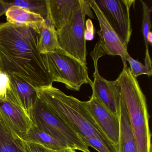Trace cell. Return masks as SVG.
<instances>
[{
    "instance_id": "18",
    "label": "cell",
    "mask_w": 152,
    "mask_h": 152,
    "mask_svg": "<svg viewBox=\"0 0 152 152\" xmlns=\"http://www.w3.org/2000/svg\"><path fill=\"white\" fill-rule=\"evenodd\" d=\"M38 48L42 55L62 49L58 43L56 30L48 20L45 21L41 29Z\"/></svg>"
},
{
    "instance_id": "19",
    "label": "cell",
    "mask_w": 152,
    "mask_h": 152,
    "mask_svg": "<svg viewBox=\"0 0 152 152\" xmlns=\"http://www.w3.org/2000/svg\"><path fill=\"white\" fill-rule=\"evenodd\" d=\"M142 5L143 11V18H142L141 32L144 38V42L145 46V63L147 66H152V61L149 53V44H151V20H150V8L148 4L145 1H141Z\"/></svg>"
},
{
    "instance_id": "23",
    "label": "cell",
    "mask_w": 152,
    "mask_h": 152,
    "mask_svg": "<svg viewBox=\"0 0 152 152\" xmlns=\"http://www.w3.org/2000/svg\"><path fill=\"white\" fill-rule=\"evenodd\" d=\"M8 83V78L7 75L1 72L0 69V95L6 92Z\"/></svg>"
},
{
    "instance_id": "14",
    "label": "cell",
    "mask_w": 152,
    "mask_h": 152,
    "mask_svg": "<svg viewBox=\"0 0 152 152\" xmlns=\"http://www.w3.org/2000/svg\"><path fill=\"white\" fill-rule=\"evenodd\" d=\"M119 120L120 134L118 152H138L128 112L121 98Z\"/></svg>"
},
{
    "instance_id": "3",
    "label": "cell",
    "mask_w": 152,
    "mask_h": 152,
    "mask_svg": "<svg viewBox=\"0 0 152 152\" xmlns=\"http://www.w3.org/2000/svg\"><path fill=\"white\" fill-rule=\"evenodd\" d=\"M115 82L120 88L121 98L128 112L138 152H152L146 99L138 81L127 65Z\"/></svg>"
},
{
    "instance_id": "15",
    "label": "cell",
    "mask_w": 152,
    "mask_h": 152,
    "mask_svg": "<svg viewBox=\"0 0 152 152\" xmlns=\"http://www.w3.org/2000/svg\"><path fill=\"white\" fill-rule=\"evenodd\" d=\"M5 14L8 23L30 26L39 34L46 21L38 14L16 6L10 7Z\"/></svg>"
},
{
    "instance_id": "11",
    "label": "cell",
    "mask_w": 152,
    "mask_h": 152,
    "mask_svg": "<svg viewBox=\"0 0 152 152\" xmlns=\"http://www.w3.org/2000/svg\"><path fill=\"white\" fill-rule=\"evenodd\" d=\"M84 104L100 130L118 149L120 134L119 118L91 96L89 100L84 101Z\"/></svg>"
},
{
    "instance_id": "17",
    "label": "cell",
    "mask_w": 152,
    "mask_h": 152,
    "mask_svg": "<svg viewBox=\"0 0 152 152\" xmlns=\"http://www.w3.org/2000/svg\"><path fill=\"white\" fill-rule=\"evenodd\" d=\"M24 141L38 144L50 150L58 151L70 148L66 144L42 131L32 125L25 136L21 139Z\"/></svg>"
},
{
    "instance_id": "8",
    "label": "cell",
    "mask_w": 152,
    "mask_h": 152,
    "mask_svg": "<svg viewBox=\"0 0 152 152\" xmlns=\"http://www.w3.org/2000/svg\"><path fill=\"white\" fill-rule=\"evenodd\" d=\"M99 8L123 43L128 47L132 33L130 10L134 0H97Z\"/></svg>"
},
{
    "instance_id": "24",
    "label": "cell",
    "mask_w": 152,
    "mask_h": 152,
    "mask_svg": "<svg viewBox=\"0 0 152 152\" xmlns=\"http://www.w3.org/2000/svg\"><path fill=\"white\" fill-rule=\"evenodd\" d=\"M11 6L7 1L0 0V17L6 14V12Z\"/></svg>"
},
{
    "instance_id": "9",
    "label": "cell",
    "mask_w": 152,
    "mask_h": 152,
    "mask_svg": "<svg viewBox=\"0 0 152 152\" xmlns=\"http://www.w3.org/2000/svg\"><path fill=\"white\" fill-rule=\"evenodd\" d=\"M7 76L6 97L25 111L33 125L34 110L38 99L36 89L15 74Z\"/></svg>"
},
{
    "instance_id": "7",
    "label": "cell",
    "mask_w": 152,
    "mask_h": 152,
    "mask_svg": "<svg viewBox=\"0 0 152 152\" xmlns=\"http://www.w3.org/2000/svg\"><path fill=\"white\" fill-rule=\"evenodd\" d=\"M105 55L103 48L99 43L96 45L91 56L94 62L95 71L94 80L91 87V96L96 99L113 114L119 118L121 107L120 88L115 81L106 80L101 76L98 69L99 58Z\"/></svg>"
},
{
    "instance_id": "5",
    "label": "cell",
    "mask_w": 152,
    "mask_h": 152,
    "mask_svg": "<svg viewBox=\"0 0 152 152\" xmlns=\"http://www.w3.org/2000/svg\"><path fill=\"white\" fill-rule=\"evenodd\" d=\"M91 9L87 1L83 0L70 21L63 28L57 31L61 48L86 65V16L94 18Z\"/></svg>"
},
{
    "instance_id": "25",
    "label": "cell",
    "mask_w": 152,
    "mask_h": 152,
    "mask_svg": "<svg viewBox=\"0 0 152 152\" xmlns=\"http://www.w3.org/2000/svg\"><path fill=\"white\" fill-rule=\"evenodd\" d=\"M55 152H76L75 150L71 148H67L58 151H55Z\"/></svg>"
},
{
    "instance_id": "16",
    "label": "cell",
    "mask_w": 152,
    "mask_h": 152,
    "mask_svg": "<svg viewBox=\"0 0 152 152\" xmlns=\"http://www.w3.org/2000/svg\"><path fill=\"white\" fill-rule=\"evenodd\" d=\"M0 152H26L22 140L10 128L1 112Z\"/></svg>"
},
{
    "instance_id": "21",
    "label": "cell",
    "mask_w": 152,
    "mask_h": 152,
    "mask_svg": "<svg viewBox=\"0 0 152 152\" xmlns=\"http://www.w3.org/2000/svg\"><path fill=\"white\" fill-rule=\"evenodd\" d=\"M126 61L129 62L131 72L135 78H137L143 75H146L148 76L152 75V68L143 64L137 60L133 59L130 56L127 58Z\"/></svg>"
},
{
    "instance_id": "22",
    "label": "cell",
    "mask_w": 152,
    "mask_h": 152,
    "mask_svg": "<svg viewBox=\"0 0 152 152\" xmlns=\"http://www.w3.org/2000/svg\"><path fill=\"white\" fill-rule=\"evenodd\" d=\"M22 141L26 152H55L38 144L24 141L23 140Z\"/></svg>"
},
{
    "instance_id": "6",
    "label": "cell",
    "mask_w": 152,
    "mask_h": 152,
    "mask_svg": "<svg viewBox=\"0 0 152 152\" xmlns=\"http://www.w3.org/2000/svg\"><path fill=\"white\" fill-rule=\"evenodd\" d=\"M33 125L66 144L70 148L82 152H91L80 136L39 98L34 110Z\"/></svg>"
},
{
    "instance_id": "13",
    "label": "cell",
    "mask_w": 152,
    "mask_h": 152,
    "mask_svg": "<svg viewBox=\"0 0 152 152\" xmlns=\"http://www.w3.org/2000/svg\"><path fill=\"white\" fill-rule=\"evenodd\" d=\"M83 0H47L50 21L56 31L64 26L72 19Z\"/></svg>"
},
{
    "instance_id": "12",
    "label": "cell",
    "mask_w": 152,
    "mask_h": 152,
    "mask_svg": "<svg viewBox=\"0 0 152 152\" xmlns=\"http://www.w3.org/2000/svg\"><path fill=\"white\" fill-rule=\"evenodd\" d=\"M0 112L10 128L22 139L33 125L29 116L21 107L7 98L0 97Z\"/></svg>"
},
{
    "instance_id": "20",
    "label": "cell",
    "mask_w": 152,
    "mask_h": 152,
    "mask_svg": "<svg viewBox=\"0 0 152 152\" xmlns=\"http://www.w3.org/2000/svg\"><path fill=\"white\" fill-rule=\"evenodd\" d=\"M7 1L11 7L16 6L25 9L39 15L45 20H48V13L47 0H16Z\"/></svg>"
},
{
    "instance_id": "1",
    "label": "cell",
    "mask_w": 152,
    "mask_h": 152,
    "mask_svg": "<svg viewBox=\"0 0 152 152\" xmlns=\"http://www.w3.org/2000/svg\"><path fill=\"white\" fill-rule=\"evenodd\" d=\"M39 35L27 26L0 24V69L6 75H18L35 88L53 83L39 50Z\"/></svg>"
},
{
    "instance_id": "4",
    "label": "cell",
    "mask_w": 152,
    "mask_h": 152,
    "mask_svg": "<svg viewBox=\"0 0 152 152\" xmlns=\"http://www.w3.org/2000/svg\"><path fill=\"white\" fill-rule=\"evenodd\" d=\"M43 55L47 70L53 82L61 83L68 89L79 91L83 85L92 81L87 65L68 55L63 50Z\"/></svg>"
},
{
    "instance_id": "2",
    "label": "cell",
    "mask_w": 152,
    "mask_h": 152,
    "mask_svg": "<svg viewBox=\"0 0 152 152\" xmlns=\"http://www.w3.org/2000/svg\"><path fill=\"white\" fill-rule=\"evenodd\" d=\"M35 89L39 99L70 126L87 146L98 152H118L88 112L84 101L66 95L52 84Z\"/></svg>"
},
{
    "instance_id": "10",
    "label": "cell",
    "mask_w": 152,
    "mask_h": 152,
    "mask_svg": "<svg viewBox=\"0 0 152 152\" xmlns=\"http://www.w3.org/2000/svg\"><path fill=\"white\" fill-rule=\"evenodd\" d=\"M91 9L95 12L99 23L100 30L98 31L99 42L106 55L120 56L124 66L127 65V58L129 56L128 47L125 46L114 30L109 24L106 18L94 0H86Z\"/></svg>"
}]
</instances>
